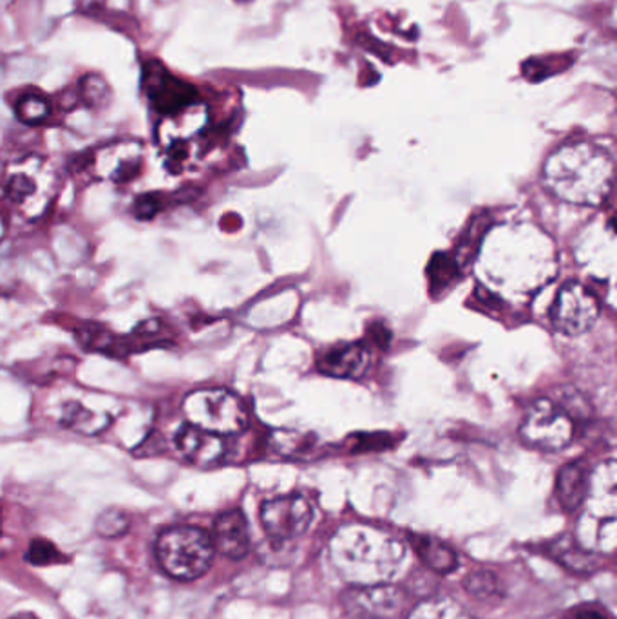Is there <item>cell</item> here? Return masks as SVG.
I'll use <instances>...</instances> for the list:
<instances>
[{
	"label": "cell",
	"mask_w": 617,
	"mask_h": 619,
	"mask_svg": "<svg viewBox=\"0 0 617 619\" xmlns=\"http://www.w3.org/2000/svg\"><path fill=\"white\" fill-rule=\"evenodd\" d=\"M543 185L562 202L602 206L614 191V158L593 141L557 147L543 166Z\"/></svg>",
	"instance_id": "cell-1"
},
{
	"label": "cell",
	"mask_w": 617,
	"mask_h": 619,
	"mask_svg": "<svg viewBox=\"0 0 617 619\" xmlns=\"http://www.w3.org/2000/svg\"><path fill=\"white\" fill-rule=\"evenodd\" d=\"M328 549L339 576L353 587L392 584L406 559L401 540L375 525H342Z\"/></svg>",
	"instance_id": "cell-2"
},
{
	"label": "cell",
	"mask_w": 617,
	"mask_h": 619,
	"mask_svg": "<svg viewBox=\"0 0 617 619\" xmlns=\"http://www.w3.org/2000/svg\"><path fill=\"white\" fill-rule=\"evenodd\" d=\"M6 198L28 220L45 216L61 191V178L47 158L30 152L8 161L2 171Z\"/></svg>",
	"instance_id": "cell-3"
},
{
	"label": "cell",
	"mask_w": 617,
	"mask_h": 619,
	"mask_svg": "<svg viewBox=\"0 0 617 619\" xmlns=\"http://www.w3.org/2000/svg\"><path fill=\"white\" fill-rule=\"evenodd\" d=\"M211 534L194 525L169 527L158 536L156 556L161 569L181 581L198 579L211 569L214 559Z\"/></svg>",
	"instance_id": "cell-4"
},
{
	"label": "cell",
	"mask_w": 617,
	"mask_h": 619,
	"mask_svg": "<svg viewBox=\"0 0 617 619\" xmlns=\"http://www.w3.org/2000/svg\"><path fill=\"white\" fill-rule=\"evenodd\" d=\"M187 424L220 435L234 437L248 428V412L242 398L226 388H201L191 392L181 403Z\"/></svg>",
	"instance_id": "cell-5"
},
{
	"label": "cell",
	"mask_w": 617,
	"mask_h": 619,
	"mask_svg": "<svg viewBox=\"0 0 617 619\" xmlns=\"http://www.w3.org/2000/svg\"><path fill=\"white\" fill-rule=\"evenodd\" d=\"M577 415L565 401L542 397L529 406L520 437L523 442L542 451H562L576 437Z\"/></svg>",
	"instance_id": "cell-6"
},
{
	"label": "cell",
	"mask_w": 617,
	"mask_h": 619,
	"mask_svg": "<svg viewBox=\"0 0 617 619\" xmlns=\"http://www.w3.org/2000/svg\"><path fill=\"white\" fill-rule=\"evenodd\" d=\"M146 166V146L136 138H116L91 149L86 167L100 182L127 185L138 180Z\"/></svg>",
	"instance_id": "cell-7"
},
{
	"label": "cell",
	"mask_w": 617,
	"mask_h": 619,
	"mask_svg": "<svg viewBox=\"0 0 617 619\" xmlns=\"http://www.w3.org/2000/svg\"><path fill=\"white\" fill-rule=\"evenodd\" d=\"M602 316V302L583 282L568 281L560 288L551 308L552 324L557 332L577 338L591 332Z\"/></svg>",
	"instance_id": "cell-8"
},
{
	"label": "cell",
	"mask_w": 617,
	"mask_h": 619,
	"mask_svg": "<svg viewBox=\"0 0 617 619\" xmlns=\"http://www.w3.org/2000/svg\"><path fill=\"white\" fill-rule=\"evenodd\" d=\"M141 89L156 115L169 116L185 109L201 96L196 87L167 70L161 62L146 61L141 67Z\"/></svg>",
	"instance_id": "cell-9"
},
{
	"label": "cell",
	"mask_w": 617,
	"mask_h": 619,
	"mask_svg": "<svg viewBox=\"0 0 617 619\" xmlns=\"http://www.w3.org/2000/svg\"><path fill=\"white\" fill-rule=\"evenodd\" d=\"M259 516L265 533L272 540L288 542L307 533L313 520V508L301 494H287L266 500Z\"/></svg>",
	"instance_id": "cell-10"
},
{
	"label": "cell",
	"mask_w": 617,
	"mask_h": 619,
	"mask_svg": "<svg viewBox=\"0 0 617 619\" xmlns=\"http://www.w3.org/2000/svg\"><path fill=\"white\" fill-rule=\"evenodd\" d=\"M350 615L370 616L375 619H395L406 607L407 598L397 585L379 584L353 587L344 599Z\"/></svg>",
	"instance_id": "cell-11"
},
{
	"label": "cell",
	"mask_w": 617,
	"mask_h": 619,
	"mask_svg": "<svg viewBox=\"0 0 617 619\" xmlns=\"http://www.w3.org/2000/svg\"><path fill=\"white\" fill-rule=\"evenodd\" d=\"M174 448L181 459L198 468H214L226 457L225 437L209 434L191 424L178 429L174 435Z\"/></svg>",
	"instance_id": "cell-12"
},
{
	"label": "cell",
	"mask_w": 617,
	"mask_h": 619,
	"mask_svg": "<svg viewBox=\"0 0 617 619\" xmlns=\"http://www.w3.org/2000/svg\"><path fill=\"white\" fill-rule=\"evenodd\" d=\"M214 549L231 559L245 558L251 551V529L240 509L225 511L217 516L212 529Z\"/></svg>",
	"instance_id": "cell-13"
},
{
	"label": "cell",
	"mask_w": 617,
	"mask_h": 619,
	"mask_svg": "<svg viewBox=\"0 0 617 619\" xmlns=\"http://www.w3.org/2000/svg\"><path fill=\"white\" fill-rule=\"evenodd\" d=\"M372 353L364 344H337L317 359L319 372L336 378H359L368 372Z\"/></svg>",
	"instance_id": "cell-14"
},
{
	"label": "cell",
	"mask_w": 617,
	"mask_h": 619,
	"mask_svg": "<svg viewBox=\"0 0 617 619\" xmlns=\"http://www.w3.org/2000/svg\"><path fill=\"white\" fill-rule=\"evenodd\" d=\"M591 469L582 462H571L556 477V497L565 511H577L588 499Z\"/></svg>",
	"instance_id": "cell-15"
},
{
	"label": "cell",
	"mask_w": 617,
	"mask_h": 619,
	"mask_svg": "<svg viewBox=\"0 0 617 619\" xmlns=\"http://www.w3.org/2000/svg\"><path fill=\"white\" fill-rule=\"evenodd\" d=\"M17 120L24 126H44L55 115V102L36 87H25L11 100Z\"/></svg>",
	"instance_id": "cell-16"
},
{
	"label": "cell",
	"mask_w": 617,
	"mask_h": 619,
	"mask_svg": "<svg viewBox=\"0 0 617 619\" xmlns=\"http://www.w3.org/2000/svg\"><path fill=\"white\" fill-rule=\"evenodd\" d=\"M113 417L106 412H95L87 408L78 401H70L62 406L61 424L66 428L73 429L76 434L95 435L102 434L104 429L109 428Z\"/></svg>",
	"instance_id": "cell-17"
},
{
	"label": "cell",
	"mask_w": 617,
	"mask_h": 619,
	"mask_svg": "<svg viewBox=\"0 0 617 619\" xmlns=\"http://www.w3.org/2000/svg\"><path fill=\"white\" fill-rule=\"evenodd\" d=\"M412 544L418 558L438 574H449L458 567V556L449 545L442 540L426 536V534H415L412 536Z\"/></svg>",
	"instance_id": "cell-18"
},
{
	"label": "cell",
	"mask_w": 617,
	"mask_h": 619,
	"mask_svg": "<svg viewBox=\"0 0 617 619\" xmlns=\"http://www.w3.org/2000/svg\"><path fill=\"white\" fill-rule=\"evenodd\" d=\"M406 619H475L457 599L438 596L415 605Z\"/></svg>",
	"instance_id": "cell-19"
},
{
	"label": "cell",
	"mask_w": 617,
	"mask_h": 619,
	"mask_svg": "<svg viewBox=\"0 0 617 619\" xmlns=\"http://www.w3.org/2000/svg\"><path fill=\"white\" fill-rule=\"evenodd\" d=\"M464 589L471 598L487 601V599L498 598L502 596V581L492 570L478 569L475 573L467 574L464 579Z\"/></svg>",
	"instance_id": "cell-20"
},
{
	"label": "cell",
	"mask_w": 617,
	"mask_h": 619,
	"mask_svg": "<svg viewBox=\"0 0 617 619\" xmlns=\"http://www.w3.org/2000/svg\"><path fill=\"white\" fill-rule=\"evenodd\" d=\"M78 343L86 348V350H91V352L100 353L121 352L120 344H124L109 330L95 327V324H89V327L78 330Z\"/></svg>",
	"instance_id": "cell-21"
},
{
	"label": "cell",
	"mask_w": 617,
	"mask_h": 619,
	"mask_svg": "<svg viewBox=\"0 0 617 619\" xmlns=\"http://www.w3.org/2000/svg\"><path fill=\"white\" fill-rule=\"evenodd\" d=\"M313 442H316V437L299 434V431H285V429L276 431L272 438L274 449L283 457H301L313 446Z\"/></svg>",
	"instance_id": "cell-22"
},
{
	"label": "cell",
	"mask_w": 617,
	"mask_h": 619,
	"mask_svg": "<svg viewBox=\"0 0 617 619\" xmlns=\"http://www.w3.org/2000/svg\"><path fill=\"white\" fill-rule=\"evenodd\" d=\"M131 527V519L126 511L121 509L110 508L102 511L96 519V533L104 536V538H118Z\"/></svg>",
	"instance_id": "cell-23"
},
{
	"label": "cell",
	"mask_w": 617,
	"mask_h": 619,
	"mask_svg": "<svg viewBox=\"0 0 617 619\" xmlns=\"http://www.w3.org/2000/svg\"><path fill=\"white\" fill-rule=\"evenodd\" d=\"M163 200L166 196H161L158 192L143 194V196L136 198L132 212L138 220H152L158 212L163 211Z\"/></svg>",
	"instance_id": "cell-24"
},
{
	"label": "cell",
	"mask_w": 617,
	"mask_h": 619,
	"mask_svg": "<svg viewBox=\"0 0 617 619\" xmlns=\"http://www.w3.org/2000/svg\"><path fill=\"white\" fill-rule=\"evenodd\" d=\"M61 558V554L56 551L55 545L45 542V540H35L31 542L30 551H28V559L33 565H51Z\"/></svg>",
	"instance_id": "cell-25"
},
{
	"label": "cell",
	"mask_w": 617,
	"mask_h": 619,
	"mask_svg": "<svg viewBox=\"0 0 617 619\" xmlns=\"http://www.w3.org/2000/svg\"><path fill=\"white\" fill-rule=\"evenodd\" d=\"M576 619H608L607 615L603 612L602 609L597 607H583V609L576 610Z\"/></svg>",
	"instance_id": "cell-26"
},
{
	"label": "cell",
	"mask_w": 617,
	"mask_h": 619,
	"mask_svg": "<svg viewBox=\"0 0 617 619\" xmlns=\"http://www.w3.org/2000/svg\"><path fill=\"white\" fill-rule=\"evenodd\" d=\"M348 619H375V618H370V616H362V615H350L348 616Z\"/></svg>",
	"instance_id": "cell-27"
},
{
	"label": "cell",
	"mask_w": 617,
	"mask_h": 619,
	"mask_svg": "<svg viewBox=\"0 0 617 619\" xmlns=\"http://www.w3.org/2000/svg\"><path fill=\"white\" fill-rule=\"evenodd\" d=\"M0 533H2V519H0Z\"/></svg>",
	"instance_id": "cell-28"
},
{
	"label": "cell",
	"mask_w": 617,
	"mask_h": 619,
	"mask_svg": "<svg viewBox=\"0 0 617 619\" xmlns=\"http://www.w3.org/2000/svg\"><path fill=\"white\" fill-rule=\"evenodd\" d=\"M28 619H33V618H28Z\"/></svg>",
	"instance_id": "cell-29"
}]
</instances>
